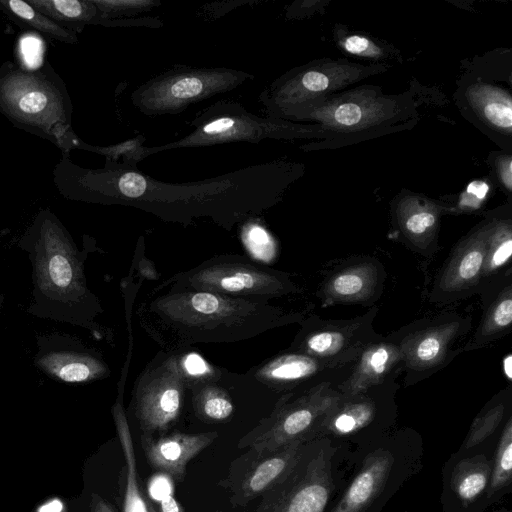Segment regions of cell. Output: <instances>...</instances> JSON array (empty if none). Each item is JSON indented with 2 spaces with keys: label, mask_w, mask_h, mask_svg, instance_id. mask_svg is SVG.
<instances>
[{
  "label": "cell",
  "mask_w": 512,
  "mask_h": 512,
  "mask_svg": "<svg viewBox=\"0 0 512 512\" xmlns=\"http://www.w3.org/2000/svg\"><path fill=\"white\" fill-rule=\"evenodd\" d=\"M301 172L297 163L273 161L205 180L168 183L142 173L137 165L112 162L91 172L86 187L103 203L137 208L184 226L208 219L230 231L276 205Z\"/></svg>",
  "instance_id": "cell-1"
},
{
  "label": "cell",
  "mask_w": 512,
  "mask_h": 512,
  "mask_svg": "<svg viewBox=\"0 0 512 512\" xmlns=\"http://www.w3.org/2000/svg\"><path fill=\"white\" fill-rule=\"evenodd\" d=\"M155 289L139 304L140 327L163 350L184 351L201 343H233L301 322L303 315L272 303L209 291Z\"/></svg>",
  "instance_id": "cell-2"
},
{
  "label": "cell",
  "mask_w": 512,
  "mask_h": 512,
  "mask_svg": "<svg viewBox=\"0 0 512 512\" xmlns=\"http://www.w3.org/2000/svg\"><path fill=\"white\" fill-rule=\"evenodd\" d=\"M411 104L399 96L381 94L378 89L362 87L329 96L284 111L278 119L313 121L327 142H343L378 132L392 131L395 122L408 119Z\"/></svg>",
  "instance_id": "cell-3"
},
{
  "label": "cell",
  "mask_w": 512,
  "mask_h": 512,
  "mask_svg": "<svg viewBox=\"0 0 512 512\" xmlns=\"http://www.w3.org/2000/svg\"><path fill=\"white\" fill-rule=\"evenodd\" d=\"M189 126L192 127L191 132L176 141L154 147L142 146L139 151L140 160L172 149L233 142L258 144L265 139L321 138V131L315 124L260 117L233 100H221L212 104L192 119Z\"/></svg>",
  "instance_id": "cell-4"
},
{
  "label": "cell",
  "mask_w": 512,
  "mask_h": 512,
  "mask_svg": "<svg viewBox=\"0 0 512 512\" xmlns=\"http://www.w3.org/2000/svg\"><path fill=\"white\" fill-rule=\"evenodd\" d=\"M160 286L209 291L266 303L302 292L290 274L231 254L205 260L196 267L171 276Z\"/></svg>",
  "instance_id": "cell-5"
},
{
  "label": "cell",
  "mask_w": 512,
  "mask_h": 512,
  "mask_svg": "<svg viewBox=\"0 0 512 512\" xmlns=\"http://www.w3.org/2000/svg\"><path fill=\"white\" fill-rule=\"evenodd\" d=\"M330 380L285 393L272 412L240 438L238 447L269 454L294 441L319 435L321 426L342 395Z\"/></svg>",
  "instance_id": "cell-6"
},
{
  "label": "cell",
  "mask_w": 512,
  "mask_h": 512,
  "mask_svg": "<svg viewBox=\"0 0 512 512\" xmlns=\"http://www.w3.org/2000/svg\"><path fill=\"white\" fill-rule=\"evenodd\" d=\"M251 79L254 75L231 68L175 65L138 86L130 98L133 106L147 116L178 114Z\"/></svg>",
  "instance_id": "cell-7"
},
{
  "label": "cell",
  "mask_w": 512,
  "mask_h": 512,
  "mask_svg": "<svg viewBox=\"0 0 512 512\" xmlns=\"http://www.w3.org/2000/svg\"><path fill=\"white\" fill-rule=\"evenodd\" d=\"M184 351H159L137 377L130 409L141 434L167 433L179 420L188 400Z\"/></svg>",
  "instance_id": "cell-8"
},
{
  "label": "cell",
  "mask_w": 512,
  "mask_h": 512,
  "mask_svg": "<svg viewBox=\"0 0 512 512\" xmlns=\"http://www.w3.org/2000/svg\"><path fill=\"white\" fill-rule=\"evenodd\" d=\"M385 69L384 65L318 60L275 79L261 92L259 100L268 117L279 118L288 109L326 99L335 91Z\"/></svg>",
  "instance_id": "cell-9"
},
{
  "label": "cell",
  "mask_w": 512,
  "mask_h": 512,
  "mask_svg": "<svg viewBox=\"0 0 512 512\" xmlns=\"http://www.w3.org/2000/svg\"><path fill=\"white\" fill-rule=\"evenodd\" d=\"M470 328V317L446 313L423 318L388 337L395 341L403 356L406 382L414 383L436 372L458 353L454 344Z\"/></svg>",
  "instance_id": "cell-10"
},
{
  "label": "cell",
  "mask_w": 512,
  "mask_h": 512,
  "mask_svg": "<svg viewBox=\"0 0 512 512\" xmlns=\"http://www.w3.org/2000/svg\"><path fill=\"white\" fill-rule=\"evenodd\" d=\"M376 314L377 307L347 320H324L312 315L301 321L289 349L336 369L352 365L364 347L381 338L373 329Z\"/></svg>",
  "instance_id": "cell-11"
},
{
  "label": "cell",
  "mask_w": 512,
  "mask_h": 512,
  "mask_svg": "<svg viewBox=\"0 0 512 512\" xmlns=\"http://www.w3.org/2000/svg\"><path fill=\"white\" fill-rule=\"evenodd\" d=\"M305 443L294 441L264 455L247 450L232 461L228 476L220 482L230 490L232 506H245L281 485L303 459Z\"/></svg>",
  "instance_id": "cell-12"
},
{
  "label": "cell",
  "mask_w": 512,
  "mask_h": 512,
  "mask_svg": "<svg viewBox=\"0 0 512 512\" xmlns=\"http://www.w3.org/2000/svg\"><path fill=\"white\" fill-rule=\"evenodd\" d=\"M301 462L281 485L261 497L255 512L325 511L333 488L331 457L321 450L304 466Z\"/></svg>",
  "instance_id": "cell-13"
},
{
  "label": "cell",
  "mask_w": 512,
  "mask_h": 512,
  "mask_svg": "<svg viewBox=\"0 0 512 512\" xmlns=\"http://www.w3.org/2000/svg\"><path fill=\"white\" fill-rule=\"evenodd\" d=\"M0 106L17 121L50 128L65 119L63 97L40 75L16 70L0 81Z\"/></svg>",
  "instance_id": "cell-14"
},
{
  "label": "cell",
  "mask_w": 512,
  "mask_h": 512,
  "mask_svg": "<svg viewBox=\"0 0 512 512\" xmlns=\"http://www.w3.org/2000/svg\"><path fill=\"white\" fill-rule=\"evenodd\" d=\"M491 222L484 220L455 246L434 281L432 301L450 302L480 287Z\"/></svg>",
  "instance_id": "cell-15"
},
{
  "label": "cell",
  "mask_w": 512,
  "mask_h": 512,
  "mask_svg": "<svg viewBox=\"0 0 512 512\" xmlns=\"http://www.w3.org/2000/svg\"><path fill=\"white\" fill-rule=\"evenodd\" d=\"M38 263L43 290L64 299H77L86 294L74 254L54 225L44 226Z\"/></svg>",
  "instance_id": "cell-16"
},
{
  "label": "cell",
  "mask_w": 512,
  "mask_h": 512,
  "mask_svg": "<svg viewBox=\"0 0 512 512\" xmlns=\"http://www.w3.org/2000/svg\"><path fill=\"white\" fill-rule=\"evenodd\" d=\"M337 370L316 358L288 349L247 372L270 390L285 394L326 381L321 376Z\"/></svg>",
  "instance_id": "cell-17"
},
{
  "label": "cell",
  "mask_w": 512,
  "mask_h": 512,
  "mask_svg": "<svg viewBox=\"0 0 512 512\" xmlns=\"http://www.w3.org/2000/svg\"><path fill=\"white\" fill-rule=\"evenodd\" d=\"M219 436L218 431L173 432L158 436L141 434L140 441L148 464L157 472L181 481L191 459Z\"/></svg>",
  "instance_id": "cell-18"
},
{
  "label": "cell",
  "mask_w": 512,
  "mask_h": 512,
  "mask_svg": "<svg viewBox=\"0 0 512 512\" xmlns=\"http://www.w3.org/2000/svg\"><path fill=\"white\" fill-rule=\"evenodd\" d=\"M402 370L400 347L389 337H381L363 348L337 390L342 396H352L398 376Z\"/></svg>",
  "instance_id": "cell-19"
},
{
  "label": "cell",
  "mask_w": 512,
  "mask_h": 512,
  "mask_svg": "<svg viewBox=\"0 0 512 512\" xmlns=\"http://www.w3.org/2000/svg\"><path fill=\"white\" fill-rule=\"evenodd\" d=\"M384 280V269L376 260H361L328 276L320 296L326 304L368 302L381 293Z\"/></svg>",
  "instance_id": "cell-20"
},
{
  "label": "cell",
  "mask_w": 512,
  "mask_h": 512,
  "mask_svg": "<svg viewBox=\"0 0 512 512\" xmlns=\"http://www.w3.org/2000/svg\"><path fill=\"white\" fill-rule=\"evenodd\" d=\"M446 208L434 201L409 194L395 206L394 219L403 240L414 250L432 252L436 244L441 215Z\"/></svg>",
  "instance_id": "cell-21"
},
{
  "label": "cell",
  "mask_w": 512,
  "mask_h": 512,
  "mask_svg": "<svg viewBox=\"0 0 512 512\" xmlns=\"http://www.w3.org/2000/svg\"><path fill=\"white\" fill-rule=\"evenodd\" d=\"M465 110L470 111L472 118L481 126L489 129L497 136L510 139L512 135V97L510 91L485 82L475 80L463 93Z\"/></svg>",
  "instance_id": "cell-22"
},
{
  "label": "cell",
  "mask_w": 512,
  "mask_h": 512,
  "mask_svg": "<svg viewBox=\"0 0 512 512\" xmlns=\"http://www.w3.org/2000/svg\"><path fill=\"white\" fill-rule=\"evenodd\" d=\"M393 460L392 454L385 450L369 454L332 512H362L370 506L383 490Z\"/></svg>",
  "instance_id": "cell-23"
},
{
  "label": "cell",
  "mask_w": 512,
  "mask_h": 512,
  "mask_svg": "<svg viewBox=\"0 0 512 512\" xmlns=\"http://www.w3.org/2000/svg\"><path fill=\"white\" fill-rule=\"evenodd\" d=\"M377 405L369 389L352 396H342L324 420L319 434L344 436L368 426L376 417Z\"/></svg>",
  "instance_id": "cell-24"
},
{
  "label": "cell",
  "mask_w": 512,
  "mask_h": 512,
  "mask_svg": "<svg viewBox=\"0 0 512 512\" xmlns=\"http://www.w3.org/2000/svg\"><path fill=\"white\" fill-rule=\"evenodd\" d=\"M122 393L112 408L113 419L124 455L125 493L123 512H147L146 502L138 485L134 443L126 412L122 404Z\"/></svg>",
  "instance_id": "cell-25"
},
{
  "label": "cell",
  "mask_w": 512,
  "mask_h": 512,
  "mask_svg": "<svg viewBox=\"0 0 512 512\" xmlns=\"http://www.w3.org/2000/svg\"><path fill=\"white\" fill-rule=\"evenodd\" d=\"M39 365L49 374L65 382H86L109 375V369L99 357L67 352L49 353Z\"/></svg>",
  "instance_id": "cell-26"
},
{
  "label": "cell",
  "mask_w": 512,
  "mask_h": 512,
  "mask_svg": "<svg viewBox=\"0 0 512 512\" xmlns=\"http://www.w3.org/2000/svg\"><path fill=\"white\" fill-rule=\"evenodd\" d=\"M512 326L511 280L501 289L485 309L483 317L464 351L481 348L510 332Z\"/></svg>",
  "instance_id": "cell-27"
},
{
  "label": "cell",
  "mask_w": 512,
  "mask_h": 512,
  "mask_svg": "<svg viewBox=\"0 0 512 512\" xmlns=\"http://www.w3.org/2000/svg\"><path fill=\"white\" fill-rule=\"evenodd\" d=\"M490 475V463L482 455L463 459L453 469L452 490L462 503L469 504L486 489Z\"/></svg>",
  "instance_id": "cell-28"
},
{
  "label": "cell",
  "mask_w": 512,
  "mask_h": 512,
  "mask_svg": "<svg viewBox=\"0 0 512 512\" xmlns=\"http://www.w3.org/2000/svg\"><path fill=\"white\" fill-rule=\"evenodd\" d=\"M512 222L508 218H494L491 222L481 282L491 281L511 261Z\"/></svg>",
  "instance_id": "cell-29"
},
{
  "label": "cell",
  "mask_w": 512,
  "mask_h": 512,
  "mask_svg": "<svg viewBox=\"0 0 512 512\" xmlns=\"http://www.w3.org/2000/svg\"><path fill=\"white\" fill-rule=\"evenodd\" d=\"M28 3L59 25L79 28L100 17L99 10L92 0H30Z\"/></svg>",
  "instance_id": "cell-30"
},
{
  "label": "cell",
  "mask_w": 512,
  "mask_h": 512,
  "mask_svg": "<svg viewBox=\"0 0 512 512\" xmlns=\"http://www.w3.org/2000/svg\"><path fill=\"white\" fill-rule=\"evenodd\" d=\"M0 9L14 20L31 26L49 35L51 38L66 43H75L77 41V36L73 31L57 24L32 7L28 2L22 0H0Z\"/></svg>",
  "instance_id": "cell-31"
},
{
  "label": "cell",
  "mask_w": 512,
  "mask_h": 512,
  "mask_svg": "<svg viewBox=\"0 0 512 512\" xmlns=\"http://www.w3.org/2000/svg\"><path fill=\"white\" fill-rule=\"evenodd\" d=\"M512 478V418L509 417L502 431L493 468H491L488 496L507 486Z\"/></svg>",
  "instance_id": "cell-32"
},
{
  "label": "cell",
  "mask_w": 512,
  "mask_h": 512,
  "mask_svg": "<svg viewBox=\"0 0 512 512\" xmlns=\"http://www.w3.org/2000/svg\"><path fill=\"white\" fill-rule=\"evenodd\" d=\"M504 412V401H498L480 413L471 424L464 448L470 449L490 436L502 421Z\"/></svg>",
  "instance_id": "cell-33"
},
{
  "label": "cell",
  "mask_w": 512,
  "mask_h": 512,
  "mask_svg": "<svg viewBox=\"0 0 512 512\" xmlns=\"http://www.w3.org/2000/svg\"><path fill=\"white\" fill-rule=\"evenodd\" d=\"M339 46L346 53L371 59L384 57V50L375 41L359 34H350L339 40Z\"/></svg>",
  "instance_id": "cell-34"
},
{
  "label": "cell",
  "mask_w": 512,
  "mask_h": 512,
  "mask_svg": "<svg viewBox=\"0 0 512 512\" xmlns=\"http://www.w3.org/2000/svg\"><path fill=\"white\" fill-rule=\"evenodd\" d=\"M99 10L101 17L116 15V13H133L148 9L156 5V2L150 0H92Z\"/></svg>",
  "instance_id": "cell-35"
},
{
  "label": "cell",
  "mask_w": 512,
  "mask_h": 512,
  "mask_svg": "<svg viewBox=\"0 0 512 512\" xmlns=\"http://www.w3.org/2000/svg\"><path fill=\"white\" fill-rule=\"evenodd\" d=\"M490 191V183L486 180L470 182L465 191L460 195L458 207L461 209L479 208L486 200Z\"/></svg>",
  "instance_id": "cell-36"
},
{
  "label": "cell",
  "mask_w": 512,
  "mask_h": 512,
  "mask_svg": "<svg viewBox=\"0 0 512 512\" xmlns=\"http://www.w3.org/2000/svg\"><path fill=\"white\" fill-rule=\"evenodd\" d=\"M148 492L150 497L158 502L169 495H173L172 478L166 474L158 473L149 481Z\"/></svg>",
  "instance_id": "cell-37"
},
{
  "label": "cell",
  "mask_w": 512,
  "mask_h": 512,
  "mask_svg": "<svg viewBox=\"0 0 512 512\" xmlns=\"http://www.w3.org/2000/svg\"><path fill=\"white\" fill-rule=\"evenodd\" d=\"M496 172L499 181L504 188L510 192L512 186V157L510 154H504L497 157Z\"/></svg>",
  "instance_id": "cell-38"
},
{
  "label": "cell",
  "mask_w": 512,
  "mask_h": 512,
  "mask_svg": "<svg viewBox=\"0 0 512 512\" xmlns=\"http://www.w3.org/2000/svg\"><path fill=\"white\" fill-rule=\"evenodd\" d=\"M159 503L161 512H184L181 504L173 495L165 497Z\"/></svg>",
  "instance_id": "cell-39"
},
{
  "label": "cell",
  "mask_w": 512,
  "mask_h": 512,
  "mask_svg": "<svg viewBox=\"0 0 512 512\" xmlns=\"http://www.w3.org/2000/svg\"><path fill=\"white\" fill-rule=\"evenodd\" d=\"M511 354H508L507 357L503 361V370L510 381L512 378L511 372H512V362H511Z\"/></svg>",
  "instance_id": "cell-40"
},
{
  "label": "cell",
  "mask_w": 512,
  "mask_h": 512,
  "mask_svg": "<svg viewBox=\"0 0 512 512\" xmlns=\"http://www.w3.org/2000/svg\"><path fill=\"white\" fill-rule=\"evenodd\" d=\"M147 512H156L154 506L150 502H146Z\"/></svg>",
  "instance_id": "cell-41"
},
{
  "label": "cell",
  "mask_w": 512,
  "mask_h": 512,
  "mask_svg": "<svg viewBox=\"0 0 512 512\" xmlns=\"http://www.w3.org/2000/svg\"><path fill=\"white\" fill-rule=\"evenodd\" d=\"M215 512H222L221 510H216Z\"/></svg>",
  "instance_id": "cell-42"
}]
</instances>
